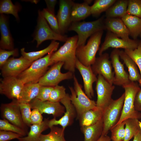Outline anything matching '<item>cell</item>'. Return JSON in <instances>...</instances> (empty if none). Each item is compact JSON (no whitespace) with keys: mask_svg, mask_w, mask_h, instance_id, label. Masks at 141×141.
I'll return each instance as SVG.
<instances>
[{"mask_svg":"<svg viewBox=\"0 0 141 141\" xmlns=\"http://www.w3.org/2000/svg\"><path fill=\"white\" fill-rule=\"evenodd\" d=\"M105 29L118 37L124 40H130L128 29L121 19L118 18H108L104 20Z\"/></svg>","mask_w":141,"mask_h":141,"instance_id":"21","label":"cell"},{"mask_svg":"<svg viewBox=\"0 0 141 141\" xmlns=\"http://www.w3.org/2000/svg\"><path fill=\"white\" fill-rule=\"evenodd\" d=\"M0 48L8 50L14 49L13 39L9 30L8 18L4 14H0Z\"/></svg>","mask_w":141,"mask_h":141,"instance_id":"22","label":"cell"},{"mask_svg":"<svg viewBox=\"0 0 141 141\" xmlns=\"http://www.w3.org/2000/svg\"><path fill=\"white\" fill-rule=\"evenodd\" d=\"M33 62L22 56L18 58L10 57L0 68L1 74L3 78L9 76L17 77L29 67Z\"/></svg>","mask_w":141,"mask_h":141,"instance_id":"12","label":"cell"},{"mask_svg":"<svg viewBox=\"0 0 141 141\" xmlns=\"http://www.w3.org/2000/svg\"><path fill=\"white\" fill-rule=\"evenodd\" d=\"M63 65V63L62 62L53 64L40 79L39 84L41 86L54 87L63 80L73 79V73L69 71L64 73L61 72Z\"/></svg>","mask_w":141,"mask_h":141,"instance_id":"9","label":"cell"},{"mask_svg":"<svg viewBox=\"0 0 141 141\" xmlns=\"http://www.w3.org/2000/svg\"><path fill=\"white\" fill-rule=\"evenodd\" d=\"M74 3L71 0H60L59 8L57 17L61 34H63L68 28L71 24L70 14L72 6Z\"/></svg>","mask_w":141,"mask_h":141,"instance_id":"20","label":"cell"},{"mask_svg":"<svg viewBox=\"0 0 141 141\" xmlns=\"http://www.w3.org/2000/svg\"><path fill=\"white\" fill-rule=\"evenodd\" d=\"M127 14L141 19V0H128Z\"/></svg>","mask_w":141,"mask_h":141,"instance_id":"41","label":"cell"},{"mask_svg":"<svg viewBox=\"0 0 141 141\" xmlns=\"http://www.w3.org/2000/svg\"><path fill=\"white\" fill-rule=\"evenodd\" d=\"M114 86L110 84L102 75H98L96 82L97 95V107L103 111L113 99L111 98Z\"/></svg>","mask_w":141,"mask_h":141,"instance_id":"11","label":"cell"},{"mask_svg":"<svg viewBox=\"0 0 141 141\" xmlns=\"http://www.w3.org/2000/svg\"><path fill=\"white\" fill-rule=\"evenodd\" d=\"M78 39L77 35L68 38L64 44L52 54L50 58V66L62 62L63 63L64 69L74 73L76 68V52Z\"/></svg>","mask_w":141,"mask_h":141,"instance_id":"1","label":"cell"},{"mask_svg":"<svg viewBox=\"0 0 141 141\" xmlns=\"http://www.w3.org/2000/svg\"><path fill=\"white\" fill-rule=\"evenodd\" d=\"M133 141H141V129L140 128L134 135Z\"/></svg>","mask_w":141,"mask_h":141,"instance_id":"49","label":"cell"},{"mask_svg":"<svg viewBox=\"0 0 141 141\" xmlns=\"http://www.w3.org/2000/svg\"><path fill=\"white\" fill-rule=\"evenodd\" d=\"M134 107L136 110L141 111V89L137 93L135 99Z\"/></svg>","mask_w":141,"mask_h":141,"instance_id":"47","label":"cell"},{"mask_svg":"<svg viewBox=\"0 0 141 141\" xmlns=\"http://www.w3.org/2000/svg\"><path fill=\"white\" fill-rule=\"evenodd\" d=\"M54 52L52 51L45 56L33 61L17 77L24 84L38 83L40 79L47 71L48 67L50 66V57Z\"/></svg>","mask_w":141,"mask_h":141,"instance_id":"6","label":"cell"},{"mask_svg":"<svg viewBox=\"0 0 141 141\" xmlns=\"http://www.w3.org/2000/svg\"><path fill=\"white\" fill-rule=\"evenodd\" d=\"M81 129L84 136V141H97L103 131L102 118L93 125L81 127Z\"/></svg>","mask_w":141,"mask_h":141,"instance_id":"23","label":"cell"},{"mask_svg":"<svg viewBox=\"0 0 141 141\" xmlns=\"http://www.w3.org/2000/svg\"><path fill=\"white\" fill-rule=\"evenodd\" d=\"M122 87L125 90L124 100L121 116L116 125L128 119H139L141 118V113L136 110L134 107L136 95L140 89L139 85L136 82L131 81Z\"/></svg>","mask_w":141,"mask_h":141,"instance_id":"3","label":"cell"},{"mask_svg":"<svg viewBox=\"0 0 141 141\" xmlns=\"http://www.w3.org/2000/svg\"><path fill=\"white\" fill-rule=\"evenodd\" d=\"M2 117L10 123L24 130L28 133V126L24 122L21 115L19 103L16 99L10 103L2 104L0 106Z\"/></svg>","mask_w":141,"mask_h":141,"instance_id":"10","label":"cell"},{"mask_svg":"<svg viewBox=\"0 0 141 141\" xmlns=\"http://www.w3.org/2000/svg\"><path fill=\"white\" fill-rule=\"evenodd\" d=\"M75 68L79 71L82 77L84 92L89 98H92L94 95L93 84L97 81V77L93 73L91 66H84L77 58Z\"/></svg>","mask_w":141,"mask_h":141,"instance_id":"19","label":"cell"},{"mask_svg":"<svg viewBox=\"0 0 141 141\" xmlns=\"http://www.w3.org/2000/svg\"><path fill=\"white\" fill-rule=\"evenodd\" d=\"M66 89L63 86L57 85L53 87L48 101L54 102H60L66 96Z\"/></svg>","mask_w":141,"mask_h":141,"instance_id":"39","label":"cell"},{"mask_svg":"<svg viewBox=\"0 0 141 141\" xmlns=\"http://www.w3.org/2000/svg\"><path fill=\"white\" fill-rule=\"evenodd\" d=\"M49 120L48 119H45L40 124L32 125L27 136L20 137L17 139L19 141H40L42 133L49 128Z\"/></svg>","mask_w":141,"mask_h":141,"instance_id":"26","label":"cell"},{"mask_svg":"<svg viewBox=\"0 0 141 141\" xmlns=\"http://www.w3.org/2000/svg\"><path fill=\"white\" fill-rule=\"evenodd\" d=\"M115 0H96L90 6L91 14L94 16L99 15L102 13L106 11L116 1Z\"/></svg>","mask_w":141,"mask_h":141,"instance_id":"34","label":"cell"},{"mask_svg":"<svg viewBox=\"0 0 141 141\" xmlns=\"http://www.w3.org/2000/svg\"><path fill=\"white\" fill-rule=\"evenodd\" d=\"M24 84L17 77H7L1 80L0 93L12 99H19Z\"/></svg>","mask_w":141,"mask_h":141,"instance_id":"13","label":"cell"},{"mask_svg":"<svg viewBox=\"0 0 141 141\" xmlns=\"http://www.w3.org/2000/svg\"><path fill=\"white\" fill-rule=\"evenodd\" d=\"M68 37L63 35L56 33L50 27L43 15L41 11H38L37 24L33 34V41L36 40L38 48L44 41L48 40L66 42Z\"/></svg>","mask_w":141,"mask_h":141,"instance_id":"8","label":"cell"},{"mask_svg":"<svg viewBox=\"0 0 141 141\" xmlns=\"http://www.w3.org/2000/svg\"><path fill=\"white\" fill-rule=\"evenodd\" d=\"M73 79L74 87L69 86V88L71 93L70 95V100L76 110L78 119L85 111L97 107L96 102L87 96L74 75Z\"/></svg>","mask_w":141,"mask_h":141,"instance_id":"4","label":"cell"},{"mask_svg":"<svg viewBox=\"0 0 141 141\" xmlns=\"http://www.w3.org/2000/svg\"><path fill=\"white\" fill-rule=\"evenodd\" d=\"M124 98V93L117 99H112L103 110V130L102 135H107L110 129L118 122L121 116Z\"/></svg>","mask_w":141,"mask_h":141,"instance_id":"7","label":"cell"},{"mask_svg":"<svg viewBox=\"0 0 141 141\" xmlns=\"http://www.w3.org/2000/svg\"><path fill=\"white\" fill-rule=\"evenodd\" d=\"M31 109H36L41 114H52L54 118L61 116L65 112L64 107L60 102H52L48 101H42L34 98L29 103Z\"/></svg>","mask_w":141,"mask_h":141,"instance_id":"18","label":"cell"},{"mask_svg":"<svg viewBox=\"0 0 141 141\" xmlns=\"http://www.w3.org/2000/svg\"><path fill=\"white\" fill-rule=\"evenodd\" d=\"M20 4L17 3L14 4L10 0L0 1V14H9L13 15L16 20L19 19L18 13L21 9Z\"/></svg>","mask_w":141,"mask_h":141,"instance_id":"33","label":"cell"},{"mask_svg":"<svg viewBox=\"0 0 141 141\" xmlns=\"http://www.w3.org/2000/svg\"><path fill=\"white\" fill-rule=\"evenodd\" d=\"M41 12L52 29L56 33L61 34L58 20L55 14L50 12L46 8L44 9L41 11Z\"/></svg>","mask_w":141,"mask_h":141,"instance_id":"37","label":"cell"},{"mask_svg":"<svg viewBox=\"0 0 141 141\" xmlns=\"http://www.w3.org/2000/svg\"><path fill=\"white\" fill-rule=\"evenodd\" d=\"M47 10L50 12L55 14V8L57 1L56 0H45Z\"/></svg>","mask_w":141,"mask_h":141,"instance_id":"48","label":"cell"},{"mask_svg":"<svg viewBox=\"0 0 141 141\" xmlns=\"http://www.w3.org/2000/svg\"><path fill=\"white\" fill-rule=\"evenodd\" d=\"M19 55L18 49H14L12 50H6L0 49V68L5 63L10 56H13L17 57Z\"/></svg>","mask_w":141,"mask_h":141,"instance_id":"43","label":"cell"},{"mask_svg":"<svg viewBox=\"0 0 141 141\" xmlns=\"http://www.w3.org/2000/svg\"><path fill=\"white\" fill-rule=\"evenodd\" d=\"M124 51L134 61L139 68L141 75L139 85L141 87V41L139 42L136 49L134 50L125 49Z\"/></svg>","mask_w":141,"mask_h":141,"instance_id":"38","label":"cell"},{"mask_svg":"<svg viewBox=\"0 0 141 141\" xmlns=\"http://www.w3.org/2000/svg\"><path fill=\"white\" fill-rule=\"evenodd\" d=\"M64 107L65 112L64 115L59 120L53 118L49 120V128L53 126L60 125L65 129L67 126L71 125L74 119L77 116L76 110L72 103L69 95L67 93L65 97L60 102Z\"/></svg>","mask_w":141,"mask_h":141,"instance_id":"17","label":"cell"},{"mask_svg":"<svg viewBox=\"0 0 141 141\" xmlns=\"http://www.w3.org/2000/svg\"><path fill=\"white\" fill-rule=\"evenodd\" d=\"M125 121L117 124L110 130L111 132L110 137L112 141H123L126 134Z\"/></svg>","mask_w":141,"mask_h":141,"instance_id":"36","label":"cell"},{"mask_svg":"<svg viewBox=\"0 0 141 141\" xmlns=\"http://www.w3.org/2000/svg\"><path fill=\"white\" fill-rule=\"evenodd\" d=\"M87 3L89 4H90L92 1V0H84Z\"/></svg>","mask_w":141,"mask_h":141,"instance_id":"51","label":"cell"},{"mask_svg":"<svg viewBox=\"0 0 141 141\" xmlns=\"http://www.w3.org/2000/svg\"><path fill=\"white\" fill-rule=\"evenodd\" d=\"M120 56L128 69L130 81L139 82L141 79V75L136 63L123 50L120 51Z\"/></svg>","mask_w":141,"mask_h":141,"instance_id":"30","label":"cell"},{"mask_svg":"<svg viewBox=\"0 0 141 141\" xmlns=\"http://www.w3.org/2000/svg\"><path fill=\"white\" fill-rule=\"evenodd\" d=\"M50 128V130L48 134H41L40 141H66L64 137L65 129L55 126Z\"/></svg>","mask_w":141,"mask_h":141,"instance_id":"32","label":"cell"},{"mask_svg":"<svg viewBox=\"0 0 141 141\" xmlns=\"http://www.w3.org/2000/svg\"><path fill=\"white\" fill-rule=\"evenodd\" d=\"M103 33V30L96 32L91 36L86 45L77 47V58L83 65L87 66H91L95 62Z\"/></svg>","mask_w":141,"mask_h":141,"instance_id":"2","label":"cell"},{"mask_svg":"<svg viewBox=\"0 0 141 141\" xmlns=\"http://www.w3.org/2000/svg\"><path fill=\"white\" fill-rule=\"evenodd\" d=\"M109 58L108 53L103 54L96 58L91 67L93 73L96 76L102 75L110 84L113 85L114 73L112 70Z\"/></svg>","mask_w":141,"mask_h":141,"instance_id":"15","label":"cell"},{"mask_svg":"<svg viewBox=\"0 0 141 141\" xmlns=\"http://www.w3.org/2000/svg\"><path fill=\"white\" fill-rule=\"evenodd\" d=\"M121 19L128 29L130 35L135 40L141 34V19L127 14Z\"/></svg>","mask_w":141,"mask_h":141,"instance_id":"28","label":"cell"},{"mask_svg":"<svg viewBox=\"0 0 141 141\" xmlns=\"http://www.w3.org/2000/svg\"><path fill=\"white\" fill-rule=\"evenodd\" d=\"M139 124L140 128L141 129V122L139 121Z\"/></svg>","mask_w":141,"mask_h":141,"instance_id":"52","label":"cell"},{"mask_svg":"<svg viewBox=\"0 0 141 141\" xmlns=\"http://www.w3.org/2000/svg\"><path fill=\"white\" fill-rule=\"evenodd\" d=\"M59 43L56 41L52 40L49 45L45 48L36 51L27 52L24 48L21 49V54L24 57L30 61H34L42 58L47 54L52 51H56L59 46Z\"/></svg>","mask_w":141,"mask_h":141,"instance_id":"29","label":"cell"},{"mask_svg":"<svg viewBox=\"0 0 141 141\" xmlns=\"http://www.w3.org/2000/svg\"><path fill=\"white\" fill-rule=\"evenodd\" d=\"M0 130L12 132L21 135L25 136L27 133L24 130L10 123L7 120H0Z\"/></svg>","mask_w":141,"mask_h":141,"instance_id":"40","label":"cell"},{"mask_svg":"<svg viewBox=\"0 0 141 141\" xmlns=\"http://www.w3.org/2000/svg\"><path fill=\"white\" fill-rule=\"evenodd\" d=\"M42 114L38 109H33L30 116L32 125L39 124L43 121V118Z\"/></svg>","mask_w":141,"mask_h":141,"instance_id":"46","label":"cell"},{"mask_svg":"<svg viewBox=\"0 0 141 141\" xmlns=\"http://www.w3.org/2000/svg\"><path fill=\"white\" fill-rule=\"evenodd\" d=\"M128 3V0L116 1L106 11L107 18H122L127 14Z\"/></svg>","mask_w":141,"mask_h":141,"instance_id":"31","label":"cell"},{"mask_svg":"<svg viewBox=\"0 0 141 141\" xmlns=\"http://www.w3.org/2000/svg\"><path fill=\"white\" fill-rule=\"evenodd\" d=\"M139 36H140V38H141V34Z\"/></svg>","mask_w":141,"mask_h":141,"instance_id":"53","label":"cell"},{"mask_svg":"<svg viewBox=\"0 0 141 141\" xmlns=\"http://www.w3.org/2000/svg\"><path fill=\"white\" fill-rule=\"evenodd\" d=\"M41 86L38 83L24 84L17 100L19 103H29L37 96Z\"/></svg>","mask_w":141,"mask_h":141,"instance_id":"25","label":"cell"},{"mask_svg":"<svg viewBox=\"0 0 141 141\" xmlns=\"http://www.w3.org/2000/svg\"><path fill=\"white\" fill-rule=\"evenodd\" d=\"M120 52L119 50L115 49L111 52L110 57L114 69L113 84L122 86L131 81L129 79V74L125 70L123 64L120 60Z\"/></svg>","mask_w":141,"mask_h":141,"instance_id":"16","label":"cell"},{"mask_svg":"<svg viewBox=\"0 0 141 141\" xmlns=\"http://www.w3.org/2000/svg\"><path fill=\"white\" fill-rule=\"evenodd\" d=\"M111 140L110 137L108 136L102 135L97 141H110Z\"/></svg>","mask_w":141,"mask_h":141,"instance_id":"50","label":"cell"},{"mask_svg":"<svg viewBox=\"0 0 141 141\" xmlns=\"http://www.w3.org/2000/svg\"><path fill=\"white\" fill-rule=\"evenodd\" d=\"M22 137V136L21 135L12 132L0 131V141H8Z\"/></svg>","mask_w":141,"mask_h":141,"instance_id":"45","label":"cell"},{"mask_svg":"<svg viewBox=\"0 0 141 141\" xmlns=\"http://www.w3.org/2000/svg\"><path fill=\"white\" fill-rule=\"evenodd\" d=\"M53 87L41 86L38 94L35 98L42 101H48Z\"/></svg>","mask_w":141,"mask_h":141,"instance_id":"44","label":"cell"},{"mask_svg":"<svg viewBox=\"0 0 141 141\" xmlns=\"http://www.w3.org/2000/svg\"><path fill=\"white\" fill-rule=\"evenodd\" d=\"M139 42L135 40L127 41L119 38L113 33L107 32L104 41L99 50V56L110 48L117 49L124 48L125 49L134 50L137 48Z\"/></svg>","mask_w":141,"mask_h":141,"instance_id":"14","label":"cell"},{"mask_svg":"<svg viewBox=\"0 0 141 141\" xmlns=\"http://www.w3.org/2000/svg\"><path fill=\"white\" fill-rule=\"evenodd\" d=\"M85 1L82 3L74 2L71 8L70 20L73 22L84 19L91 14L90 6Z\"/></svg>","mask_w":141,"mask_h":141,"instance_id":"24","label":"cell"},{"mask_svg":"<svg viewBox=\"0 0 141 141\" xmlns=\"http://www.w3.org/2000/svg\"><path fill=\"white\" fill-rule=\"evenodd\" d=\"M19 105L23 120L28 126L32 125L30 120L31 108L29 103H19Z\"/></svg>","mask_w":141,"mask_h":141,"instance_id":"42","label":"cell"},{"mask_svg":"<svg viewBox=\"0 0 141 141\" xmlns=\"http://www.w3.org/2000/svg\"><path fill=\"white\" fill-rule=\"evenodd\" d=\"M125 121V136L123 141H129L134 137L140 128L138 119L135 118H130Z\"/></svg>","mask_w":141,"mask_h":141,"instance_id":"35","label":"cell"},{"mask_svg":"<svg viewBox=\"0 0 141 141\" xmlns=\"http://www.w3.org/2000/svg\"><path fill=\"white\" fill-rule=\"evenodd\" d=\"M103 110L97 107L85 111L78 119L81 127L96 123L102 118Z\"/></svg>","mask_w":141,"mask_h":141,"instance_id":"27","label":"cell"},{"mask_svg":"<svg viewBox=\"0 0 141 141\" xmlns=\"http://www.w3.org/2000/svg\"><path fill=\"white\" fill-rule=\"evenodd\" d=\"M104 19L102 17L90 22H72L68 30L73 31L78 34V46L85 45L87 39L96 32L105 29Z\"/></svg>","mask_w":141,"mask_h":141,"instance_id":"5","label":"cell"}]
</instances>
